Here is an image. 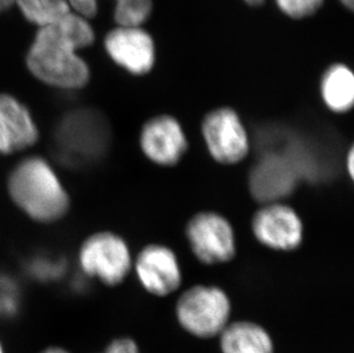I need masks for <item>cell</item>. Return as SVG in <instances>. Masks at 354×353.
<instances>
[{
  "mask_svg": "<svg viewBox=\"0 0 354 353\" xmlns=\"http://www.w3.org/2000/svg\"><path fill=\"white\" fill-rule=\"evenodd\" d=\"M90 22L74 10L57 24L39 28L27 54V67L40 82L64 90H80L90 80V68L77 51L94 42Z\"/></svg>",
  "mask_w": 354,
  "mask_h": 353,
  "instance_id": "1",
  "label": "cell"
},
{
  "mask_svg": "<svg viewBox=\"0 0 354 353\" xmlns=\"http://www.w3.org/2000/svg\"><path fill=\"white\" fill-rule=\"evenodd\" d=\"M7 190L14 203L38 223H55L71 209L69 194L43 157L17 163L7 179Z\"/></svg>",
  "mask_w": 354,
  "mask_h": 353,
  "instance_id": "2",
  "label": "cell"
},
{
  "mask_svg": "<svg viewBox=\"0 0 354 353\" xmlns=\"http://www.w3.org/2000/svg\"><path fill=\"white\" fill-rule=\"evenodd\" d=\"M231 300L219 287L196 284L178 298L176 314L188 333L211 338L221 335L231 317Z\"/></svg>",
  "mask_w": 354,
  "mask_h": 353,
  "instance_id": "3",
  "label": "cell"
},
{
  "mask_svg": "<svg viewBox=\"0 0 354 353\" xmlns=\"http://www.w3.org/2000/svg\"><path fill=\"white\" fill-rule=\"evenodd\" d=\"M104 132L97 114L86 109L69 111L54 130V152L67 167H80L104 150Z\"/></svg>",
  "mask_w": 354,
  "mask_h": 353,
  "instance_id": "4",
  "label": "cell"
},
{
  "mask_svg": "<svg viewBox=\"0 0 354 353\" xmlns=\"http://www.w3.org/2000/svg\"><path fill=\"white\" fill-rule=\"evenodd\" d=\"M201 134L211 159L221 165H236L250 153V137L245 124L232 107L209 110L202 118Z\"/></svg>",
  "mask_w": 354,
  "mask_h": 353,
  "instance_id": "5",
  "label": "cell"
},
{
  "mask_svg": "<svg viewBox=\"0 0 354 353\" xmlns=\"http://www.w3.org/2000/svg\"><path fill=\"white\" fill-rule=\"evenodd\" d=\"M185 235L197 260L205 265H221L234 260L236 233L227 217L217 211H198L189 218Z\"/></svg>",
  "mask_w": 354,
  "mask_h": 353,
  "instance_id": "6",
  "label": "cell"
},
{
  "mask_svg": "<svg viewBox=\"0 0 354 353\" xmlns=\"http://www.w3.org/2000/svg\"><path fill=\"white\" fill-rule=\"evenodd\" d=\"M78 260L84 273L111 287L123 282L133 269V258L127 241L109 230L87 237L80 247Z\"/></svg>",
  "mask_w": 354,
  "mask_h": 353,
  "instance_id": "7",
  "label": "cell"
},
{
  "mask_svg": "<svg viewBox=\"0 0 354 353\" xmlns=\"http://www.w3.org/2000/svg\"><path fill=\"white\" fill-rule=\"evenodd\" d=\"M254 239L270 250L291 253L304 241V223L299 213L282 201L263 203L251 218Z\"/></svg>",
  "mask_w": 354,
  "mask_h": 353,
  "instance_id": "8",
  "label": "cell"
},
{
  "mask_svg": "<svg viewBox=\"0 0 354 353\" xmlns=\"http://www.w3.org/2000/svg\"><path fill=\"white\" fill-rule=\"evenodd\" d=\"M139 145L144 156L162 168L178 165L189 148L183 124L170 114H158L148 118L141 127Z\"/></svg>",
  "mask_w": 354,
  "mask_h": 353,
  "instance_id": "9",
  "label": "cell"
},
{
  "mask_svg": "<svg viewBox=\"0 0 354 353\" xmlns=\"http://www.w3.org/2000/svg\"><path fill=\"white\" fill-rule=\"evenodd\" d=\"M133 267L141 286L154 296H169L176 293L183 282L178 256L165 244H146L138 253Z\"/></svg>",
  "mask_w": 354,
  "mask_h": 353,
  "instance_id": "10",
  "label": "cell"
},
{
  "mask_svg": "<svg viewBox=\"0 0 354 353\" xmlns=\"http://www.w3.org/2000/svg\"><path fill=\"white\" fill-rule=\"evenodd\" d=\"M104 47L115 64L134 76H145L154 68V40L141 26H118L106 36Z\"/></svg>",
  "mask_w": 354,
  "mask_h": 353,
  "instance_id": "11",
  "label": "cell"
},
{
  "mask_svg": "<svg viewBox=\"0 0 354 353\" xmlns=\"http://www.w3.org/2000/svg\"><path fill=\"white\" fill-rule=\"evenodd\" d=\"M39 131L27 107L17 98L0 93V153H19L34 146Z\"/></svg>",
  "mask_w": 354,
  "mask_h": 353,
  "instance_id": "12",
  "label": "cell"
},
{
  "mask_svg": "<svg viewBox=\"0 0 354 353\" xmlns=\"http://www.w3.org/2000/svg\"><path fill=\"white\" fill-rule=\"evenodd\" d=\"M296 178L290 165L281 159L270 157L251 172V193L261 204L281 201L294 190Z\"/></svg>",
  "mask_w": 354,
  "mask_h": 353,
  "instance_id": "13",
  "label": "cell"
},
{
  "mask_svg": "<svg viewBox=\"0 0 354 353\" xmlns=\"http://www.w3.org/2000/svg\"><path fill=\"white\" fill-rule=\"evenodd\" d=\"M219 336L223 353H274L271 336L257 323H228Z\"/></svg>",
  "mask_w": 354,
  "mask_h": 353,
  "instance_id": "14",
  "label": "cell"
},
{
  "mask_svg": "<svg viewBox=\"0 0 354 353\" xmlns=\"http://www.w3.org/2000/svg\"><path fill=\"white\" fill-rule=\"evenodd\" d=\"M320 96L324 106L334 114H348L354 105V75L342 64L324 71L320 82Z\"/></svg>",
  "mask_w": 354,
  "mask_h": 353,
  "instance_id": "15",
  "label": "cell"
},
{
  "mask_svg": "<svg viewBox=\"0 0 354 353\" xmlns=\"http://www.w3.org/2000/svg\"><path fill=\"white\" fill-rule=\"evenodd\" d=\"M71 10L86 20L97 14V0H68ZM151 0H116L115 21L118 26H141L151 17Z\"/></svg>",
  "mask_w": 354,
  "mask_h": 353,
  "instance_id": "16",
  "label": "cell"
},
{
  "mask_svg": "<svg viewBox=\"0 0 354 353\" xmlns=\"http://www.w3.org/2000/svg\"><path fill=\"white\" fill-rule=\"evenodd\" d=\"M21 13L38 28L57 24L73 12L68 0H15Z\"/></svg>",
  "mask_w": 354,
  "mask_h": 353,
  "instance_id": "17",
  "label": "cell"
},
{
  "mask_svg": "<svg viewBox=\"0 0 354 353\" xmlns=\"http://www.w3.org/2000/svg\"><path fill=\"white\" fill-rule=\"evenodd\" d=\"M20 305L17 283L7 275H0V317H12Z\"/></svg>",
  "mask_w": 354,
  "mask_h": 353,
  "instance_id": "18",
  "label": "cell"
},
{
  "mask_svg": "<svg viewBox=\"0 0 354 353\" xmlns=\"http://www.w3.org/2000/svg\"><path fill=\"white\" fill-rule=\"evenodd\" d=\"M66 266L62 263V260H53L52 258H47V257H40L32 260L30 264L31 274L34 275L36 279H39L41 281H50L54 279H59L62 277Z\"/></svg>",
  "mask_w": 354,
  "mask_h": 353,
  "instance_id": "19",
  "label": "cell"
},
{
  "mask_svg": "<svg viewBox=\"0 0 354 353\" xmlns=\"http://www.w3.org/2000/svg\"><path fill=\"white\" fill-rule=\"evenodd\" d=\"M324 0H277V6L292 19H304L315 14Z\"/></svg>",
  "mask_w": 354,
  "mask_h": 353,
  "instance_id": "20",
  "label": "cell"
},
{
  "mask_svg": "<svg viewBox=\"0 0 354 353\" xmlns=\"http://www.w3.org/2000/svg\"><path fill=\"white\" fill-rule=\"evenodd\" d=\"M104 353H140V351L133 340L124 337L111 342Z\"/></svg>",
  "mask_w": 354,
  "mask_h": 353,
  "instance_id": "21",
  "label": "cell"
},
{
  "mask_svg": "<svg viewBox=\"0 0 354 353\" xmlns=\"http://www.w3.org/2000/svg\"><path fill=\"white\" fill-rule=\"evenodd\" d=\"M345 167L348 170V174L350 178H353L354 176V152L353 148H350L348 155H346V161H345Z\"/></svg>",
  "mask_w": 354,
  "mask_h": 353,
  "instance_id": "22",
  "label": "cell"
},
{
  "mask_svg": "<svg viewBox=\"0 0 354 353\" xmlns=\"http://www.w3.org/2000/svg\"><path fill=\"white\" fill-rule=\"evenodd\" d=\"M15 3V0H0V13Z\"/></svg>",
  "mask_w": 354,
  "mask_h": 353,
  "instance_id": "23",
  "label": "cell"
},
{
  "mask_svg": "<svg viewBox=\"0 0 354 353\" xmlns=\"http://www.w3.org/2000/svg\"><path fill=\"white\" fill-rule=\"evenodd\" d=\"M41 353H68L67 351L61 349V347H50L47 350L43 351Z\"/></svg>",
  "mask_w": 354,
  "mask_h": 353,
  "instance_id": "24",
  "label": "cell"
},
{
  "mask_svg": "<svg viewBox=\"0 0 354 353\" xmlns=\"http://www.w3.org/2000/svg\"><path fill=\"white\" fill-rule=\"evenodd\" d=\"M345 7H348V10H353L354 0H339Z\"/></svg>",
  "mask_w": 354,
  "mask_h": 353,
  "instance_id": "25",
  "label": "cell"
},
{
  "mask_svg": "<svg viewBox=\"0 0 354 353\" xmlns=\"http://www.w3.org/2000/svg\"><path fill=\"white\" fill-rule=\"evenodd\" d=\"M244 1L251 5V6H257V5L264 3L265 0H244Z\"/></svg>",
  "mask_w": 354,
  "mask_h": 353,
  "instance_id": "26",
  "label": "cell"
},
{
  "mask_svg": "<svg viewBox=\"0 0 354 353\" xmlns=\"http://www.w3.org/2000/svg\"><path fill=\"white\" fill-rule=\"evenodd\" d=\"M0 353H3V347H1V344H0Z\"/></svg>",
  "mask_w": 354,
  "mask_h": 353,
  "instance_id": "27",
  "label": "cell"
}]
</instances>
